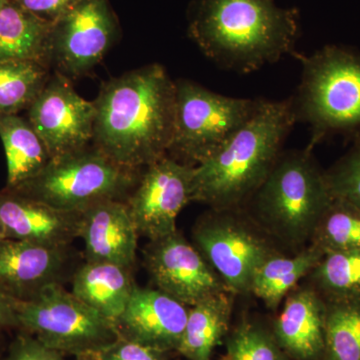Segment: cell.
I'll use <instances>...</instances> for the list:
<instances>
[{
	"mask_svg": "<svg viewBox=\"0 0 360 360\" xmlns=\"http://www.w3.org/2000/svg\"><path fill=\"white\" fill-rule=\"evenodd\" d=\"M326 177L333 198L360 208V134L347 153L326 170Z\"/></svg>",
	"mask_w": 360,
	"mask_h": 360,
	"instance_id": "29",
	"label": "cell"
},
{
	"mask_svg": "<svg viewBox=\"0 0 360 360\" xmlns=\"http://www.w3.org/2000/svg\"><path fill=\"white\" fill-rule=\"evenodd\" d=\"M326 303L311 285L293 290L274 323L279 347L296 360H321L326 335Z\"/></svg>",
	"mask_w": 360,
	"mask_h": 360,
	"instance_id": "18",
	"label": "cell"
},
{
	"mask_svg": "<svg viewBox=\"0 0 360 360\" xmlns=\"http://www.w3.org/2000/svg\"><path fill=\"white\" fill-rule=\"evenodd\" d=\"M188 310L184 303L158 288L136 285L115 326L118 335L127 340L167 352H176Z\"/></svg>",
	"mask_w": 360,
	"mask_h": 360,
	"instance_id": "15",
	"label": "cell"
},
{
	"mask_svg": "<svg viewBox=\"0 0 360 360\" xmlns=\"http://www.w3.org/2000/svg\"><path fill=\"white\" fill-rule=\"evenodd\" d=\"M51 26L16 0H7L0 8V60L35 61L51 68Z\"/></svg>",
	"mask_w": 360,
	"mask_h": 360,
	"instance_id": "20",
	"label": "cell"
},
{
	"mask_svg": "<svg viewBox=\"0 0 360 360\" xmlns=\"http://www.w3.org/2000/svg\"><path fill=\"white\" fill-rule=\"evenodd\" d=\"M323 255L312 245L298 251L295 257H285L278 253L272 255L255 272L250 292L260 298L269 309H277L297 283L305 276L309 277Z\"/></svg>",
	"mask_w": 360,
	"mask_h": 360,
	"instance_id": "23",
	"label": "cell"
},
{
	"mask_svg": "<svg viewBox=\"0 0 360 360\" xmlns=\"http://www.w3.org/2000/svg\"><path fill=\"white\" fill-rule=\"evenodd\" d=\"M28 122L49 150L51 158L79 150L94 137V103L73 89L71 80L51 73L49 82L28 108Z\"/></svg>",
	"mask_w": 360,
	"mask_h": 360,
	"instance_id": "13",
	"label": "cell"
},
{
	"mask_svg": "<svg viewBox=\"0 0 360 360\" xmlns=\"http://www.w3.org/2000/svg\"><path fill=\"white\" fill-rule=\"evenodd\" d=\"M16 1L40 18L53 22L79 4L82 0H16Z\"/></svg>",
	"mask_w": 360,
	"mask_h": 360,
	"instance_id": "32",
	"label": "cell"
},
{
	"mask_svg": "<svg viewBox=\"0 0 360 360\" xmlns=\"http://www.w3.org/2000/svg\"><path fill=\"white\" fill-rule=\"evenodd\" d=\"M77 267H72L70 246L0 240V290L14 300H32L51 284H63Z\"/></svg>",
	"mask_w": 360,
	"mask_h": 360,
	"instance_id": "14",
	"label": "cell"
},
{
	"mask_svg": "<svg viewBox=\"0 0 360 360\" xmlns=\"http://www.w3.org/2000/svg\"><path fill=\"white\" fill-rule=\"evenodd\" d=\"M220 360H231V359H229V354H226V355H224V356L222 357V359Z\"/></svg>",
	"mask_w": 360,
	"mask_h": 360,
	"instance_id": "37",
	"label": "cell"
},
{
	"mask_svg": "<svg viewBox=\"0 0 360 360\" xmlns=\"http://www.w3.org/2000/svg\"><path fill=\"white\" fill-rule=\"evenodd\" d=\"M120 32L108 0H82L52 22L51 68L70 80L84 77L103 60Z\"/></svg>",
	"mask_w": 360,
	"mask_h": 360,
	"instance_id": "10",
	"label": "cell"
},
{
	"mask_svg": "<svg viewBox=\"0 0 360 360\" xmlns=\"http://www.w3.org/2000/svg\"><path fill=\"white\" fill-rule=\"evenodd\" d=\"M333 200L326 170L307 148L281 153L250 202L265 231L288 245L300 246L310 241Z\"/></svg>",
	"mask_w": 360,
	"mask_h": 360,
	"instance_id": "4",
	"label": "cell"
},
{
	"mask_svg": "<svg viewBox=\"0 0 360 360\" xmlns=\"http://www.w3.org/2000/svg\"><path fill=\"white\" fill-rule=\"evenodd\" d=\"M82 212L58 210L13 191L0 193V220L6 238L51 248H68L79 238Z\"/></svg>",
	"mask_w": 360,
	"mask_h": 360,
	"instance_id": "16",
	"label": "cell"
},
{
	"mask_svg": "<svg viewBox=\"0 0 360 360\" xmlns=\"http://www.w3.org/2000/svg\"><path fill=\"white\" fill-rule=\"evenodd\" d=\"M232 295L229 291L219 293L191 307L179 354L188 360H212L213 350L229 331Z\"/></svg>",
	"mask_w": 360,
	"mask_h": 360,
	"instance_id": "22",
	"label": "cell"
},
{
	"mask_svg": "<svg viewBox=\"0 0 360 360\" xmlns=\"http://www.w3.org/2000/svg\"><path fill=\"white\" fill-rule=\"evenodd\" d=\"M14 298L0 290V328H20Z\"/></svg>",
	"mask_w": 360,
	"mask_h": 360,
	"instance_id": "33",
	"label": "cell"
},
{
	"mask_svg": "<svg viewBox=\"0 0 360 360\" xmlns=\"http://www.w3.org/2000/svg\"><path fill=\"white\" fill-rule=\"evenodd\" d=\"M296 56L302 77L292 104L296 120L311 129L307 148L330 135L359 134L360 51L326 45L311 56Z\"/></svg>",
	"mask_w": 360,
	"mask_h": 360,
	"instance_id": "5",
	"label": "cell"
},
{
	"mask_svg": "<svg viewBox=\"0 0 360 360\" xmlns=\"http://www.w3.org/2000/svg\"><path fill=\"white\" fill-rule=\"evenodd\" d=\"M7 2V0H0V8L4 6Z\"/></svg>",
	"mask_w": 360,
	"mask_h": 360,
	"instance_id": "36",
	"label": "cell"
},
{
	"mask_svg": "<svg viewBox=\"0 0 360 360\" xmlns=\"http://www.w3.org/2000/svg\"><path fill=\"white\" fill-rule=\"evenodd\" d=\"M139 232L125 201L103 200L82 212L79 238L87 262H108L132 269Z\"/></svg>",
	"mask_w": 360,
	"mask_h": 360,
	"instance_id": "17",
	"label": "cell"
},
{
	"mask_svg": "<svg viewBox=\"0 0 360 360\" xmlns=\"http://www.w3.org/2000/svg\"><path fill=\"white\" fill-rule=\"evenodd\" d=\"M131 270L108 262H85L78 265L71 277V292L115 323L136 286Z\"/></svg>",
	"mask_w": 360,
	"mask_h": 360,
	"instance_id": "19",
	"label": "cell"
},
{
	"mask_svg": "<svg viewBox=\"0 0 360 360\" xmlns=\"http://www.w3.org/2000/svg\"><path fill=\"white\" fill-rule=\"evenodd\" d=\"M168 354L165 350L120 336L110 347L96 355L101 360H167Z\"/></svg>",
	"mask_w": 360,
	"mask_h": 360,
	"instance_id": "30",
	"label": "cell"
},
{
	"mask_svg": "<svg viewBox=\"0 0 360 360\" xmlns=\"http://www.w3.org/2000/svg\"><path fill=\"white\" fill-rule=\"evenodd\" d=\"M92 146L141 172L167 155L174 134L176 85L153 63L103 82L94 101Z\"/></svg>",
	"mask_w": 360,
	"mask_h": 360,
	"instance_id": "1",
	"label": "cell"
},
{
	"mask_svg": "<svg viewBox=\"0 0 360 360\" xmlns=\"http://www.w3.org/2000/svg\"><path fill=\"white\" fill-rule=\"evenodd\" d=\"M20 328L61 354H97L120 335L115 322L68 292L51 284L32 300H14Z\"/></svg>",
	"mask_w": 360,
	"mask_h": 360,
	"instance_id": "8",
	"label": "cell"
},
{
	"mask_svg": "<svg viewBox=\"0 0 360 360\" xmlns=\"http://www.w3.org/2000/svg\"><path fill=\"white\" fill-rule=\"evenodd\" d=\"M323 300L326 335L321 360H360V295Z\"/></svg>",
	"mask_w": 360,
	"mask_h": 360,
	"instance_id": "24",
	"label": "cell"
},
{
	"mask_svg": "<svg viewBox=\"0 0 360 360\" xmlns=\"http://www.w3.org/2000/svg\"><path fill=\"white\" fill-rule=\"evenodd\" d=\"M309 278L323 298L360 295V250L326 253Z\"/></svg>",
	"mask_w": 360,
	"mask_h": 360,
	"instance_id": "27",
	"label": "cell"
},
{
	"mask_svg": "<svg viewBox=\"0 0 360 360\" xmlns=\"http://www.w3.org/2000/svg\"><path fill=\"white\" fill-rule=\"evenodd\" d=\"M231 360H288L274 333L252 322L240 324L227 340Z\"/></svg>",
	"mask_w": 360,
	"mask_h": 360,
	"instance_id": "28",
	"label": "cell"
},
{
	"mask_svg": "<svg viewBox=\"0 0 360 360\" xmlns=\"http://www.w3.org/2000/svg\"><path fill=\"white\" fill-rule=\"evenodd\" d=\"M188 34L217 65L250 73L296 56L300 14L274 0H193Z\"/></svg>",
	"mask_w": 360,
	"mask_h": 360,
	"instance_id": "2",
	"label": "cell"
},
{
	"mask_svg": "<svg viewBox=\"0 0 360 360\" xmlns=\"http://www.w3.org/2000/svg\"><path fill=\"white\" fill-rule=\"evenodd\" d=\"M193 169L169 155L144 168L125 200L139 236L153 240L177 231V217L191 201Z\"/></svg>",
	"mask_w": 360,
	"mask_h": 360,
	"instance_id": "11",
	"label": "cell"
},
{
	"mask_svg": "<svg viewBox=\"0 0 360 360\" xmlns=\"http://www.w3.org/2000/svg\"><path fill=\"white\" fill-rule=\"evenodd\" d=\"M239 210H215L193 229V243L233 295L250 292L255 272L276 250Z\"/></svg>",
	"mask_w": 360,
	"mask_h": 360,
	"instance_id": "9",
	"label": "cell"
},
{
	"mask_svg": "<svg viewBox=\"0 0 360 360\" xmlns=\"http://www.w3.org/2000/svg\"><path fill=\"white\" fill-rule=\"evenodd\" d=\"M296 120L292 98L264 101L257 112L210 158L194 167L191 201L239 210L250 201L281 155Z\"/></svg>",
	"mask_w": 360,
	"mask_h": 360,
	"instance_id": "3",
	"label": "cell"
},
{
	"mask_svg": "<svg viewBox=\"0 0 360 360\" xmlns=\"http://www.w3.org/2000/svg\"><path fill=\"white\" fill-rule=\"evenodd\" d=\"M141 175L89 144L51 158L39 175L13 191L58 210L82 212L101 201L127 200Z\"/></svg>",
	"mask_w": 360,
	"mask_h": 360,
	"instance_id": "6",
	"label": "cell"
},
{
	"mask_svg": "<svg viewBox=\"0 0 360 360\" xmlns=\"http://www.w3.org/2000/svg\"><path fill=\"white\" fill-rule=\"evenodd\" d=\"M51 75V68L35 61L0 60V115L28 110Z\"/></svg>",
	"mask_w": 360,
	"mask_h": 360,
	"instance_id": "25",
	"label": "cell"
},
{
	"mask_svg": "<svg viewBox=\"0 0 360 360\" xmlns=\"http://www.w3.org/2000/svg\"><path fill=\"white\" fill-rule=\"evenodd\" d=\"M7 238L6 231H4V224H2L1 220H0V240L2 239Z\"/></svg>",
	"mask_w": 360,
	"mask_h": 360,
	"instance_id": "35",
	"label": "cell"
},
{
	"mask_svg": "<svg viewBox=\"0 0 360 360\" xmlns=\"http://www.w3.org/2000/svg\"><path fill=\"white\" fill-rule=\"evenodd\" d=\"M0 139L6 151L9 191L34 179L51 160L28 120L18 115H0Z\"/></svg>",
	"mask_w": 360,
	"mask_h": 360,
	"instance_id": "21",
	"label": "cell"
},
{
	"mask_svg": "<svg viewBox=\"0 0 360 360\" xmlns=\"http://www.w3.org/2000/svg\"><path fill=\"white\" fill-rule=\"evenodd\" d=\"M323 255L360 250V208L333 198L310 239Z\"/></svg>",
	"mask_w": 360,
	"mask_h": 360,
	"instance_id": "26",
	"label": "cell"
},
{
	"mask_svg": "<svg viewBox=\"0 0 360 360\" xmlns=\"http://www.w3.org/2000/svg\"><path fill=\"white\" fill-rule=\"evenodd\" d=\"M175 85L174 134L167 155L193 167L221 148L264 101L221 96L191 80Z\"/></svg>",
	"mask_w": 360,
	"mask_h": 360,
	"instance_id": "7",
	"label": "cell"
},
{
	"mask_svg": "<svg viewBox=\"0 0 360 360\" xmlns=\"http://www.w3.org/2000/svg\"><path fill=\"white\" fill-rule=\"evenodd\" d=\"M63 354L37 338L22 335L13 343L6 360H63Z\"/></svg>",
	"mask_w": 360,
	"mask_h": 360,
	"instance_id": "31",
	"label": "cell"
},
{
	"mask_svg": "<svg viewBox=\"0 0 360 360\" xmlns=\"http://www.w3.org/2000/svg\"><path fill=\"white\" fill-rule=\"evenodd\" d=\"M143 255L155 288L186 307L229 291L200 251L179 231L149 240Z\"/></svg>",
	"mask_w": 360,
	"mask_h": 360,
	"instance_id": "12",
	"label": "cell"
},
{
	"mask_svg": "<svg viewBox=\"0 0 360 360\" xmlns=\"http://www.w3.org/2000/svg\"><path fill=\"white\" fill-rule=\"evenodd\" d=\"M77 360H101L96 356V354L77 355Z\"/></svg>",
	"mask_w": 360,
	"mask_h": 360,
	"instance_id": "34",
	"label": "cell"
}]
</instances>
